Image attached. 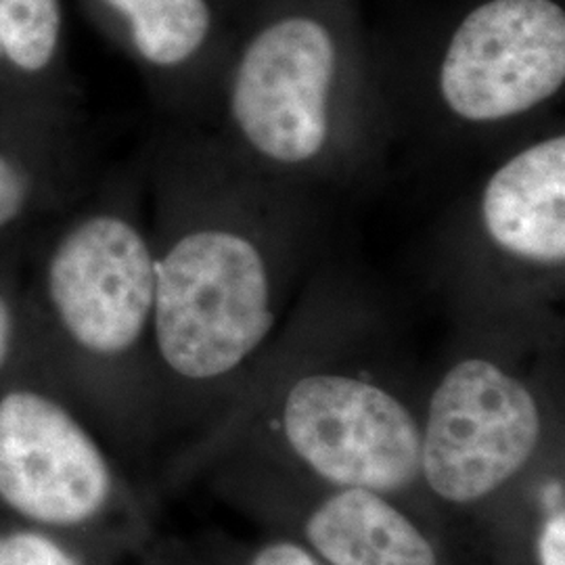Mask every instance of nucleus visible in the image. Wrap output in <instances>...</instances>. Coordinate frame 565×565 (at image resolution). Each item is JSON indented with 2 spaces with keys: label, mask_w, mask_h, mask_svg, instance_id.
Instances as JSON below:
<instances>
[{
  "label": "nucleus",
  "mask_w": 565,
  "mask_h": 565,
  "mask_svg": "<svg viewBox=\"0 0 565 565\" xmlns=\"http://www.w3.org/2000/svg\"><path fill=\"white\" fill-rule=\"evenodd\" d=\"M93 181L81 126L41 128L0 118V256L23 252Z\"/></svg>",
  "instance_id": "11"
},
{
  "label": "nucleus",
  "mask_w": 565,
  "mask_h": 565,
  "mask_svg": "<svg viewBox=\"0 0 565 565\" xmlns=\"http://www.w3.org/2000/svg\"><path fill=\"white\" fill-rule=\"evenodd\" d=\"M242 565H327L298 539H270L254 546Z\"/></svg>",
  "instance_id": "16"
},
{
  "label": "nucleus",
  "mask_w": 565,
  "mask_h": 565,
  "mask_svg": "<svg viewBox=\"0 0 565 565\" xmlns=\"http://www.w3.org/2000/svg\"><path fill=\"white\" fill-rule=\"evenodd\" d=\"M139 193L130 177L95 179L23 252L32 345L128 467L156 440V252Z\"/></svg>",
  "instance_id": "1"
},
{
  "label": "nucleus",
  "mask_w": 565,
  "mask_h": 565,
  "mask_svg": "<svg viewBox=\"0 0 565 565\" xmlns=\"http://www.w3.org/2000/svg\"><path fill=\"white\" fill-rule=\"evenodd\" d=\"M0 118L41 128L81 126L67 0H0Z\"/></svg>",
  "instance_id": "10"
},
{
  "label": "nucleus",
  "mask_w": 565,
  "mask_h": 565,
  "mask_svg": "<svg viewBox=\"0 0 565 565\" xmlns=\"http://www.w3.org/2000/svg\"><path fill=\"white\" fill-rule=\"evenodd\" d=\"M473 224L486 256L507 273L564 281V130L525 142L486 174Z\"/></svg>",
  "instance_id": "8"
},
{
  "label": "nucleus",
  "mask_w": 565,
  "mask_h": 565,
  "mask_svg": "<svg viewBox=\"0 0 565 565\" xmlns=\"http://www.w3.org/2000/svg\"><path fill=\"white\" fill-rule=\"evenodd\" d=\"M23 252L0 256V385L20 364L30 345V317L23 294Z\"/></svg>",
  "instance_id": "14"
},
{
  "label": "nucleus",
  "mask_w": 565,
  "mask_h": 565,
  "mask_svg": "<svg viewBox=\"0 0 565 565\" xmlns=\"http://www.w3.org/2000/svg\"><path fill=\"white\" fill-rule=\"evenodd\" d=\"M275 427L287 455L324 488L398 501L422 482V419L363 371L298 373L282 387Z\"/></svg>",
  "instance_id": "6"
},
{
  "label": "nucleus",
  "mask_w": 565,
  "mask_h": 565,
  "mask_svg": "<svg viewBox=\"0 0 565 565\" xmlns=\"http://www.w3.org/2000/svg\"><path fill=\"white\" fill-rule=\"evenodd\" d=\"M545 408L524 375L484 352L448 364L422 417V482L446 505L473 507L524 476L545 443Z\"/></svg>",
  "instance_id": "5"
},
{
  "label": "nucleus",
  "mask_w": 565,
  "mask_h": 565,
  "mask_svg": "<svg viewBox=\"0 0 565 565\" xmlns=\"http://www.w3.org/2000/svg\"><path fill=\"white\" fill-rule=\"evenodd\" d=\"M532 539L536 565H565L564 482L553 480Z\"/></svg>",
  "instance_id": "15"
},
{
  "label": "nucleus",
  "mask_w": 565,
  "mask_h": 565,
  "mask_svg": "<svg viewBox=\"0 0 565 565\" xmlns=\"http://www.w3.org/2000/svg\"><path fill=\"white\" fill-rule=\"evenodd\" d=\"M141 555L121 553L0 515V565H137Z\"/></svg>",
  "instance_id": "13"
},
{
  "label": "nucleus",
  "mask_w": 565,
  "mask_h": 565,
  "mask_svg": "<svg viewBox=\"0 0 565 565\" xmlns=\"http://www.w3.org/2000/svg\"><path fill=\"white\" fill-rule=\"evenodd\" d=\"M172 109L202 102L231 39L228 0H81Z\"/></svg>",
  "instance_id": "9"
},
{
  "label": "nucleus",
  "mask_w": 565,
  "mask_h": 565,
  "mask_svg": "<svg viewBox=\"0 0 565 565\" xmlns=\"http://www.w3.org/2000/svg\"><path fill=\"white\" fill-rule=\"evenodd\" d=\"M356 76V42L340 11L287 0L228 44L205 95L218 93L224 126L247 158L273 174L310 177L348 147Z\"/></svg>",
  "instance_id": "3"
},
{
  "label": "nucleus",
  "mask_w": 565,
  "mask_h": 565,
  "mask_svg": "<svg viewBox=\"0 0 565 565\" xmlns=\"http://www.w3.org/2000/svg\"><path fill=\"white\" fill-rule=\"evenodd\" d=\"M327 565H440L438 548L396 499L327 488L303 511L300 539Z\"/></svg>",
  "instance_id": "12"
},
{
  "label": "nucleus",
  "mask_w": 565,
  "mask_h": 565,
  "mask_svg": "<svg viewBox=\"0 0 565 565\" xmlns=\"http://www.w3.org/2000/svg\"><path fill=\"white\" fill-rule=\"evenodd\" d=\"M0 515L121 553L153 543L118 450L30 345L0 385Z\"/></svg>",
  "instance_id": "4"
},
{
  "label": "nucleus",
  "mask_w": 565,
  "mask_h": 565,
  "mask_svg": "<svg viewBox=\"0 0 565 565\" xmlns=\"http://www.w3.org/2000/svg\"><path fill=\"white\" fill-rule=\"evenodd\" d=\"M565 86L559 0H478L440 46L434 90L465 128H499L555 102Z\"/></svg>",
  "instance_id": "7"
},
{
  "label": "nucleus",
  "mask_w": 565,
  "mask_h": 565,
  "mask_svg": "<svg viewBox=\"0 0 565 565\" xmlns=\"http://www.w3.org/2000/svg\"><path fill=\"white\" fill-rule=\"evenodd\" d=\"M149 189L158 438L233 382L270 340L281 266L263 231L235 214L221 160L205 142L162 145L151 160Z\"/></svg>",
  "instance_id": "2"
}]
</instances>
